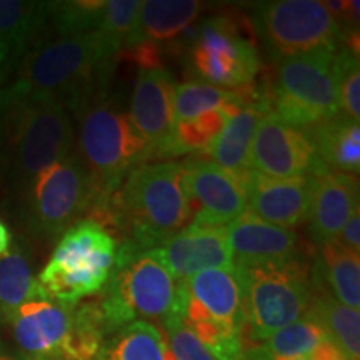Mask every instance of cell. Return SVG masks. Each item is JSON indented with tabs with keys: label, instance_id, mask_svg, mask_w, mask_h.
Segmentation results:
<instances>
[{
	"label": "cell",
	"instance_id": "1",
	"mask_svg": "<svg viewBox=\"0 0 360 360\" xmlns=\"http://www.w3.org/2000/svg\"><path fill=\"white\" fill-rule=\"evenodd\" d=\"M115 57L98 30L39 45L20 62L15 77L0 87V112L39 98H53L75 112L96 90L109 87Z\"/></svg>",
	"mask_w": 360,
	"mask_h": 360
},
{
	"label": "cell",
	"instance_id": "2",
	"mask_svg": "<svg viewBox=\"0 0 360 360\" xmlns=\"http://www.w3.org/2000/svg\"><path fill=\"white\" fill-rule=\"evenodd\" d=\"M191 220L182 164L160 162L130 170L96 222L129 233L117 250L115 265H119L164 244L191 225Z\"/></svg>",
	"mask_w": 360,
	"mask_h": 360
},
{
	"label": "cell",
	"instance_id": "3",
	"mask_svg": "<svg viewBox=\"0 0 360 360\" xmlns=\"http://www.w3.org/2000/svg\"><path fill=\"white\" fill-rule=\"evenodd\" d=\"M75 152L97 192V202L89 219L105 210L110 197L122 186L135 165L146 160V142L134 127L124 105L109 89H98L75 110Z\"/></svg>",
	"mask_w": 360,
	"mask_h": 360
},
{
	"label": "cell",
	"instance_id": "4",
	"mask_svg": "<svg viewBox=\"0 0 360 360\" xmlns=\"http://www.w3.org/2000/svg\"><path fill=\"white\" fill-rule=\"evenodd\" d=\"M244 332L262 342L302 319L312 300L307 260H281L238 265Z\"/></svg>",
	"mask_w": 360,
	"mask_h": 360
},
{
	"label": "cell",
	"instance_id": "5",
	"mask_svg": "<svg viewBox=\"0 0 360 360\" xmlns=\"http://www.w3.org/2000/svg\"><path fill=\"white\" fill-rule=\"evenodd\" d=\"M117 240L96 220H80L62 233L51 260L39 276L47 299L74 307L103 289L114 272Z\"/></svg>",
	"mask_w": 360,
	"mask_h": 360
},
{
	"label": "cell",
	"instance_id": "6",
	"mask_svg": "<svg viewBox=\"0 0 360 360\" xmlns=\"http://www.w3.org/2000/svg\"><path fill=\"white\" fill-rule=\"evenodd\" d=\"M7 170L22 192L39 172L75 152V127L69 110L53 98L19 103L6 110Z\"/></svg>",
	"mask_w": 360,
	"mask_h": 360
},
{
	"label": "cell",
	"instance_id": "7",
	"mask_svg": "<svg viewBox=\"0 0 360 360\" xmlns=\"http://www.w3.org/2000/svg\"><path fill=\"white\" fill-rule=\"evenodd\" d=\"M186 281H175L164 265L143 254L114 267L101 304L109 335L142 319L160 323L170 315L184 319L187 305Z\"/></svg>",
	"mask_w": 360,
	"mask_h": 360
},
{
	"label": "cell",
	"instance_id": "8",
	"mask_svg": "<svg viewBox=\"0 0 360 360\" xmlns=\"http://www.w3.org/2000/svg\"><path fill=\"white\" fill-rule=\"evenodd\" d=\"M20 193L27 229L44 238L65 233L97 202L92 179L75 154L39 172Z\"/></svg>",
	"mask_w": 360,
	"mask_h": 360
},
{
	"label": "cell",
	"instance_id": "9",
	"mask_svg": "<svg viewBox=\"0 0 360 360\" xmlns=\"http://www.w3.org/2000/svg\"><path fill=\"white\" fill-rule=\"evenodd\" d=\"M334 56L317 51L278 60L276 82L267 94L274 114L302 129L339 114Z\"/></svg>",
	"mask_w": 360,
	"mask_h": 360
},
{
	"label": "cell",
	"instance_id": "10",
	"mask_svg": "<svg viewBox=\"0 0 360 360\" xmlns=\"http://www.w3.org/2000/svg\"><path fill=\"white\" fill-rule=\"evenodd\" d=\"M257 27L264 44L277 60L300 53L339 47L342 29L326 2L319 0H276L257 7Z\"/></svg>",
	"mask_w": 360,
	"mask_h": 360
},
{
	"label": "cell",
	"instance_id": "11",
	"mask_svg": "<svg viewBox=\"0 0 360 360\" xmlns=\"http://www.w3.org/2000/svg\"><path fill=\"white\" fill-rule=\"evenodd\" d=\"M249 174H232L204 157L184 162L182 182L193 224L227 227L245 214Z\"/></svg>",
	"mask_w": 360,
	"mask_h": 360
},
{
	"label": "cell",
	"instance_id": "12",
	"mask_svg": "<svg viewBox=\"0 0 360 360\" xmlns=\"http://www.w3.org/2000/svg\"><path fill=\"white\" fill-rule=\"evenodd\" d=\"M249 167L254 172L276 179L327 172L319 164L309 129L295 127L272 110L262 117L255 130Z\"/></svg>",
	"mask_w": 360,
	"mask_h": 360
},
{
	"label": "cell",
	"instance_id": "13",
	"mask_svg": "<svg viewBox=\"0 0 360 360\" xmlns=\"http://www.w3.org/2000/svg\"><path fill=\"white\" fill-rule=\"evenodd\" d=\"M147 254L164 265L175 281H187L207 269H236L225 227L191 224Z\"/></svg>",
	"mask_w": 360,
	"mask_h": 360
},
{
	"label": "cell",
	"instance_id": "14",
	"mask_svg": "<svg viewBox=\"0 0 360 360\" xmlns=\"http://www.w3.org/2000/svg\"><path fill=\"white\" fill-rule=\"evenodd\" d=\"M175 80L167 70H141L130 98V119L146 142V159H152L169 141L175 125Z\"/></svg>",
	"mask_w": 360,
	"mask_h": 360
},
{
	"label": "cell",
	"instance_id": "15",
	"mask_svg": "<svg viewBox=\"0 0 360 360\" xmlns=\"http://www.w3.org/2000/svg\"><path fill=\"white\" fill-rule=\"evenodd\" d=\"M225 236L233 267L305 259L302 240L294 229L265 222L249 210L225 227Z\"/></svg>",
	"mask_w": 360,
	"mask_h": 360
},
{
	"label": "cell",
	"instance_id": "16",
	"mask_svg": "<svg viewBox=\"0 0 360 360\" xmlns=\"http://www.w3.org/2000/svg\"><path fill=\"white\" fill-rule=\"evenodd\" d=\"M75 307V305H74ZM56 300H29L6 319L27 360H57L72 321V309Z\"/></svg>",
	"mask_w": 360,
	"mask_h": 360
},
{
	"label": "cell",
	"instance_id": "17",
	"mask_svg": "<svg viewBox=\"0 0 360 360\" xmlns=\"http://www.w3.org/2000/svg\"><path fill=\"white\" fill-rule=\"evenodd\" d=\"M247 210L278 227H299L309 219L310 175L276 179L250 170L247 179Z\"/></svg>",
	"mask_w": 360,
	"mask_h": 360
},
{
	"label": "cell",
	"instance_id": "18",
	"mask_svg": "<svg viewBox=\"0 0 360 360\" xmlns=\"http://www.w3.org/2000/svg\"><path fill=\"white\" fill-rule=\"evenodd\" d=\"M359 209L357 177L340 172L310 175L309 236L315 244L335 240Z\"/></svg>",
	"mask_w": 360,
	"mask_h": 360
},
{
	"label": "cell",
	"instance_id": "19",
	"mask_svg": "<svg viewBox=\"0 0 360 360\" xmlns=\"http://www.w3.org/2000/svg\"><path fill=\"white\" fill-rule=\"evenodd\" d=\"M188 297L207 317L225 327L244 332L242 294L236 269H207L186 281Z\"/></svg>",
	"mask_w": 360,
	"mask_h": 360
},
{
	"label": "cell",
	"instance_id": "20",
	"mask_svg": "<svg viewBox=\"0 0 360 360\" xmlns=\"http://www.w3.org/2000/svg\"><path fill=\"white\" fill-rule=\"evenodd\" d=\"M270 103L267 96L259 101L247 103L236 115L229 117L225 127L207 154L212 157L214 162L229 172L237 175H245L250 172L249 159L250 148L254 142L255 130L262 117L270 112Z\"/></svg>",
	"mask_w": 360,
	"mask_h": 360
},
{
	"label": "cell",
	"instance_id": "21",
	"mask_svg": "<svg viewBox=\"0 0 360 360\" xmlns=\"http://www.w3.org/2000/svg\"><path fill=\"white\" fill-rule=\"evenodd\" d=\"M319 164L327 172L354 175L360 169V125L337 114L309 129Z\"/></svg>",
	"mask_w": 360,
	"mask_h": 360
},
{
	"label": "cell",
	"instance_id": "22",
	"mask_svg": "<svg viewBox=\"0 0 360 360\" xmlns=\"http://www.w3.org/2000/svg\"><path fill=\"white\" fill-rule=\"evenodd\" d=\"M199 0H147L142 2L135 44L169 42L186 32L204 12ZM132 45V47H134Z\"/></svg>",
	"mask_w": 360,
	"mask_h": 360
},
{
	"label": "cell",
	"instance_id": "23",
	"mask_svg": "<svg viewBox=\"0 0 360 360\" xmlns=\"http://www.w3.org/2000/svg\"><path fill=\"white\" fill-rule=\"evenodd\" d=\"M310 278L328 285V292L350 309L360 307V255L340 245L337 240L321 245V259L312 269Z\"/></svg>",
	"mask_w": 360,
	"mask_h": 360
},
{
	"label": "cell",
	"instance_id": "24",
	"mask_svg": "<svg viewBox=\"0 0 360 360\" xmlns=\"http://www.w3.org/2000/svg\"><path fill=\"white\" fill-rule=\"evenodd\" d=\"M312 285V300H310L307 315L314 317L326 328L328 337L339 345L349 360L360 359V314L340 304L327 287L310 278Z\"/></svg>",
	"mask_w": 360,
	"mask_h": 360
},
{
	"label": "cell",
	"instance_id": "25",
	"mask_svg": "<svg viewBox=\"0 0 360 360\" xmlns=\"http://www.w3.org/2000/svg\"><path fill=\"white\" fill-rule=\"evenodd\" d=\"M165 332L147 321H135L112 332L94 360H170Z\"/></svg>",
	"mask_w": 360,
	"mask_h": 360
},
{
	"label": "cell",
	"instance_id": "26",
	"mask_svg": "<svg viewBox=\"0 0 360 360\" xmlns=\"http://www.w3.org/2000/svg\"><path fill=\"white\" fill-rule=\"evenodd\" d=\"M42 299L47 297L32 276L29 255L20 245L11 247L0 255V317L6 321L22 304Z\"/></svg>",
	"mask_w": 360,
	"mask_h": 360
},
{
	"label": "cell",
	"instance_id": "27",
	"mask_svg": "<svg viewBox=\"0 0 360 360\" xmlns=\"http://www.w3.org/2000/svg\"><path fill=\"white\" fill-rule=\"evenodd\" d=\"M105 335H109V330L98 300L75 305L57 360H94L101 352Z\"/></svg>",
	"mask_w": 360,
	"mask_h": 360
},
{
	"label": "cell",
	"instance_id": "28",
	"mask_svg": "<svg viewBox=\"0 0 360 360\" xmlns=\"http://www.w3.org/2000/svg\"><path fill=\"white\" fill-rule=\"evenodd\" d=\"M225 122L227 119L220 110H210L192 119L179 120L174 125L169 141L155 152L154 157L182 155L197 150L207 152L224 130Z\"/></svg>",
	"mask_w": 360,
	"mask_h": 360
},
{
	"label": "cell",
	"instance_id": "29",
	"mask_svg": "<svg viewBox=\"0 0 360 360\" xmlns=\"http://www.w3.org/2000/svg\"><path fill=\"white\" fill-rule=\"evenodd\" d=\"M330 339L327 330L314 317L305 314L290 326L274 332L262 340V347L274 357H307L323 340Z\"/></svg>",
	"mask_w": 360,
	"mask_h": 360
},
{
	"label": "cell",
	"instance_id": "30",
	"mask_svg": "<svg viewBox=\"0 0 360 360\" xmlns=\"http://www.w3.org/2000/svg\"><path fill=\"white\" fill-rule=\"evenodd\" d=\"M142 2L139 0H110L105 2L98 32L109 47L119 56L120 51L132 47L137 35Z\"/></svg>",
	"mask_w": 360,
	"mask_h": 360
},
{
	"label": "cell",
	"instance_id": "31",
	"mask_svg": "<svg viewBox=\"0 0 360 360\" xmlns=\"http://www.w3.org/2000/svg\"><path fill=\"white\" fill-rule=\"evenodd\" d=\"M237 96L238 89L229 90L200 80L177 85L174 102L175 122L192 119L210 110H220L225 103L233 101Z\"/></svg>",
	"mask_w": 360,
	"mask_h": 360
},
{
	"label": "cell",
	"instance_id": "32",
	"mask_svg": "<svg viewBox=\"0 0 360 360\" xmlns=\"http://www.w3.org/2000/svg\"><path fill=\"white\" fill-rule=\"evenodd\" d=\"M334 75L340 114L359 122L360 119V69L359 56L347 47L334 56Z\"/></svg>",
	"mask_w": 360,
	"mask_h": 360
},
{
	"label": "cell",
	"instance_id": "33",
	"mask_svg": "<svg viewBox=\"0 0 360 360\" xmlns=\"http://www.w3.org/2000/svg\"><path fill=\"white\" fill-rule=\"evenodd\" d=\"M105 2L103 0H80V2L52 4V19L60 35L87 34L101 25Z\"/></svg>",
	"mask_w": 360,
	"mask_h": 360
},
{
	"label": "cell",
	"instance_id": "34",
	"mask_svg": "<svg viewBox=\"0 0 360 360\" xmlns=\"http://www.w3.org/2000/svg\"><path fill=\"white\" fill-rule=\"evenodd\" d=\"M162 326L165 328L164 332L172 355L170 360H217L184 323L182 317L170 315L162 322Z\"/></svg>",
	"mask_w": 360,
	"mask_h": 360
},
{
	"label": "cell",
	"instance_id": "35",
	"mask_svg": "<svg viewBox=\"0 0 360 360\" xmlns=\"http://www.w3.org/2000/svg\"><path fill=\"white\" fill-rule=\"evenodd\" d=\"M119 53L127 57V60L134 62L141 67V70H154V69H162L164 65V60H162V51L159 45L152 42H142L134 45V47L125 49V51H120Z\"/></svg>",
	"mask_w": 360,
	"mask_h": 360
},
{
	"label": "cell",
	"instance_id": "36",
	"mask_svg": "<svg viewBox=\"0 0 360 360\" xmlns=\"http://www.w3.org/2000/svg\"><path fill=\"white\" fill-rule=\"evenodd\" d=\"M360 210L357 209L355 212L350 215L347 224L344 225L339 236H337L335 240L339 242L340 245L347 247L349 250L355 252V254H360Z\"/></svg>",
	"mask_w": 360,
	"mask_h": 360
},
{
	"label": "cell",
	"instance_id": "37",
	"mask_svg": "<svg viewBox=\"0 0 360 360\" xmlns=\"http://www.w3.org/2000/svg\"><path fill=\"white\" fill-rule=\"evenodd\" d=\"M7 172V139L6 129H4V120H0V182Z\"/></svg>",
	"mask_w": 360,
	"mask_h": 360
},
{
	"label": "cell",
	"instance_id": "38",
	"mask_svg": "<svg viewBox=\"0 0 360 360\" xmlns=\"http://www.w3.org/2000/svg\"><path fill=\"white\" fill-rule=\"evenodd\" d=\"M12 245V233L8 225L0 219V255L6 254V252L11 249Z\"/></svg>",
	"mask_w": 360,
	"mask_h": 360
},
{
	"label": "cell",
	"instance_id": "39",
	"mask_svg": "<svg viewBox=\"0 0 360 360\" xmlns=\"http://www.w3.org/2000/svg\"><path fill=\"white\" fill-rule=\"evenodd\" d=\"M0 360H20V359L13 357V355H8V354L2 352V350H0Z\"/></svg>",
	"mask_w": 360,
	"mask_h": 360
},
{
	"label": "cell",
	"instance_id": "40",
	"mask_svg": "<svg viewBox=\"0 0 360 360\" xmlns=\"http://www.w3.org/2000/svg\"><path fill=\"white\" fill-rule=\"evenodd\" d=\"M0 350H2V344H0Z\"/></svg>",
	"mask_w": 360,
	"mask_h": 360
}]
</instances>
